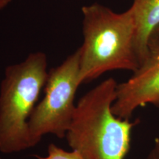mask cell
I'll return each instance as SVG.
<instances>
[{
	"instance_id": "9c48e42d",
	"label": "cell",
	"mask_w": 159,
	"mask_h": 159,
	"mask_svg": "<svg viewBox=\"0 0 159 159\" xmlns=\"http://www.w3.org/2000/svg\"><path fill=\"white\" fill-rule=\"evenodd\" d=\"M12 1L13 0H0V11L5 9L7 6H8Z\"/></svg>"
},
{
	"instance_id": "5b68a950",
	"label": "cell",
	"mask_w": 159,
	"mask_h": 159,
	"mask_svg": "<svg viewBox=\"0 0 159 159\" xmlns=\"http://www.w3.org/2000/svg\"><path fill=\"white\" fill-rule=\"evenodd\" d=\"M147 105L159 108V38L152 35L148 54L132 76L116 87L112 111L128 119L137 108Z\"/></svg>"
},
{
	"instance_id": "3957f363",
	"label": "cell",
	"mask_w": 159,
	"mask_h": 159,
	"mask_svg": "<svg viewBox=\"0 0 159 159\" xmlns=\"http://www.w3.org/2000/svg\"><path fill=\"white\" fill-rule=\"evenodd\" d=\"M43 52L9 65L0 85V151L13 154L32 148L28 122L44 89L49 71Z\"/></svg>"
},
{
	"instance_id": "52a82bcc",
	"label": "cell",
	"mask_w": 159,
	"mask_h": 159,
	"mask_svg": "<svg viewBox=\"0 0 159 159\" xmlns=\"http://www.w3.org/2000/svg\"><path fill=\"white\" fill-rule=\"evenodd\" d=\"M37 159H83L75 151H66L55 144H49L46 156H36Z\"/></svg>"
},
{
	"instance_id": "6da1fadb",
	"label": "cell",
	"mask_w": 159,
	"mask_h": 159,
	"mask_svg": "<svg viewBox=\"0 0 159 159\" xmlns=\"http://www.w3.org/2000/svg\"><path fill=\"white\" fill-rule=\"evenodd\" d=\"M83 44L78 49L81 84L115 70L135 71L140 66L136 49V24L129 8L116 13L99 3L82 7Z\"/></svg>"
},
{
	"instance_id": "8992f818",
	"label": "cell",
	"mask_w": 159,
	"mask_h": 159,
	"mask_svg": "<svg viewBox=\"0 0 159 159\" xmlns=\"http://www.w3.org/2000/svg\"><path fill=\"white\" fill-rule=\"evenodd\" d=\"M130 8L136 24V49L141 64L148 54L151 37L159 26V0H133Z\"/></svg>"
},
{
	"instance_id": "ba28073f",
	"label": "cell",
	"mask_w": 159,
	"mask_h": 159,
	"mask_svg": "<svg viewBox=\"0 0 159 159\" xmlns=\"http://www.w3.org/2000/svg\"><path fill=\"white\" fill-rule=\"evenodd\" d=\"M146 159H159V138L155 139L153 146Z\"/></svg>"
},
{
	"instance_id": "30bf717a",
	"label": "cell",
	"mask_w": 159,
	"mask_h": 159,
	"mask_svg": "<svg viewBox=\"0 0 159 159\" xmlns=\"http://www.w3.org/2000/svg\"><path fill=\"white\" fill-rule=\"evenodd\" d=\"M152 35H155V36H157V37L159 38V26L158 27H157L156 30H155V31H154V33H153V34H152Z\"/></svg>"
},
{
	"instance_id": "7a4b0ae2",
	"label": "cell",
	"mask_w": 159,
	"mask_h": 159,
	"mask_svg": "<svg viewBox=\"0 0 159 159\" xmlns=\"http://www.w3.org/2000/svg\"><path fill=\"white\" fill-rule=\"evenodd\" d=\"M117 85L114 78L105 80L76 104L65 138L83 159H125L130 150L136 123L113 113Z\"/></svg>"
},
{
	"instance_id": "277c9868",
	"label": "cell",
	"mask_w": 159,
	"mask_h": 159,
	"mask_svg": "<svg viewBox=\"0 0 159 159\" xmlns=\"http://www.w3.org/2000/svg\"><path fill=\"white\" fill-rule=\"evenodd\" d=\"M80 80V55L77 49L59 66L49 71L44 96L36 105L29 119L32 148L46 135L65 138L75 114V96Z\"/></svg>"
},
{
	"instance_id": "8fae6325",
	"label": "cell",
	"mask_w": 159,
	"mask_h": 159,
	"mask_svg": "<svg viewBox=\"0 0 159 159\" xmlns=\"http://www.w3.org/2000/svg\"><path fill=\"white\" fill-rule=\"evenodd\" d=\"M0 159H2V158H0Z\"/></svg>"
}]
</instances>
